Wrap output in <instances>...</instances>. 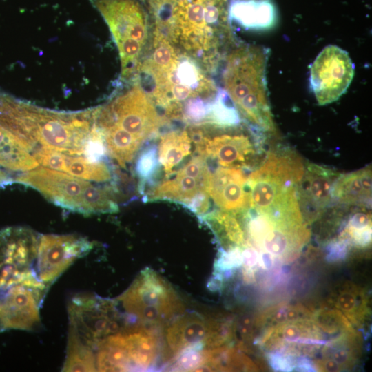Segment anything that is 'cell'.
<instances>
[{
    "mask_svg": "<svg viewBox=\"0 0 372 372\" xmlns=\"http://www.w3.org/2000/svg\"><path fill=\"white\" fill-rule=\"evenodd\" d=\"M342 240L364 248L369 245L371 240V215L361 206L349 216L342 233Z\"/></svg>",
    "mask_w": 372,
    "mask_h": 372,
    "instance_id": "26",
    "label": "cell"
},
{
    "mask_svg": "<svg viewBox=\"0 0 372 372\" xmlns=\"http://www.w3.org/2000/svg\"><path fill=\"white\" fill-rule=\"evenodd\" d=\"M125 349L130 369H146L156 356V342L152 334L143 330L123 333Z\"/></svg>",
    "mask_w": 372,
    "mask_h": 372,
    "instance_id": "22",
    "label": "cell"
},
{
    "mask_svg": "<svg viewBox=\"0 0 372 372\" xmlns=\"http://www.w3.org/2000/svg\"><path fill=\"white\" fill-rule=\"evenodd\" d=\"M102 15L118 48L121 75L137 74L147 39V14L138 0H91Z\"/></svg>",
    "mask_w": 372,
    "mask_h": 372,
    "instance_id": "6",
    "label": "cell"
},
{
    "mask_svg": "<svg viewBox=\"0 0 372 372\" xmlns=\"http://www.w3.org/2000/svg\"><path fill=\"white\" fill-rule=\"evenodd\" d=\"M204 324L198 320L182 319L172 327L168 333V342L174 350L185 349L186 346L202 338Z\"/></svg>",
    "mask_w": 372,
    "mask_h": 372,
    "instance_id": "28",
    "label": "cell"
},
{
    "mask_svg": "<svg viewBox=\"0 0 372 372\" xmlns=\"http://www.w3.org/2000/svg\"><path fill=\"white\" fill-rule=\"evenodd\" d=\"M39 236L24 227H9L0 231V292L37 276Z\"/></svg>",
    "mask_w": 372,
    "mask_h": 372,
    "instance_id": "9",
    "label": "cell"
},
{
    "mask_svg": "<svg viewBox=\"0 0 372 372\" xmlns=\"http://www.w3.org/2000/svg\"><path fill=\"white\" fill-rule=\"evenodd\" d=\"M220 133L212 138H199L198 151L204 158H211L220 167L250 168L259 167L265 158L261 137L239 124L218 125Z\"/></svg>",
    "mask_w": 372,
    "mask_h": 372,
    "instance_id": "8",
    "label": "cell"
},
{
    "mask_svg": "<svg viewBox=\"0 0 372 372\" xmlns=\"http://www.w3.org/2000/svg\"><path fill=\"white\" fill-rule=\"evenodd\" d=\"M304 172L302 161L296 153L288 149L269 152L247 177L250 209L267 212L298 199Z\"/></svg>",
    "mask_w": 372,
    "mask_h": 372,
    "instance_id": "5",
    "label": "cell"
},
{
    "mask_svg": "<svg viewBox=\"0 0 372 372\" xmlns=\"http://www.w3.org/2000/svg\"><path fill=\"white\" fill-rule=\"evenodd\" d=\"M371 168L340 174L332 192V198L347 205L365 206L371 198Z\"/></svg>",
    "mask_w": 372,
    "mask_h": 372,
    "instance_id": "20",
    "label": "cell"
},
{
    "mask_svg": "<svg viewBox=\"0 0 372 372\" xmlns=\"http://www.w3.org/2000/svg\"><path fill=\"white\" fill-rule=\"evenodd\" d=\"M153 50L141 63L138 73L142 88L148 90L172 118L183 116L184 105L202 96L215 98L218 92L213 82L191 57L177 52L165 37L154 34Z\"/></svg>",
    "mask_w": 372,
    "mask_h": 372,
    "instance_id": "2",
    "label": "cell"
},
{
    "mask_svg": "<svg viewBox=\"0 0 372 372\" xmlns=\"http://www.w3.org/2000/svg\"><path fill=\"white\" fill-rule=\"evenodd\" d=\"M333 303L352 323L362 322L367 313L366 300L364 293L350 282L336 288L332 298Z\"/></svg>",
    "mask_w": 372,
    "mask_h": 372,
    "instance_id": "23",
    "label": "cell"
},
{
    "mask_svg": "<svg viewBox=\"0 0 372 372\" xmlns=\"http://www.w3.org/2000/svg\"><path fill=\"white\" fill-rule=\"evenodd\" d=\"M48 287L37 278L0 292V317L4 330L30 331L40 323L39 309Z\"/></svg>",
    "mask_w": 372,
    "mask_h": 372,
    "instance_id": "12",
    "label": "cell"
},
{
    "mask_svg": "<svg viewBox=\"0 0 372 372\" xmlns=\"http://www.w3.org/2000/svg\"><path fill=\"white\" fill-rule=\"evenodd\" d=\"M0 123L30 150L37 146L84 156L94 130L93 109L65 112L35 106L9 96Z\"/></svg>",
    "mask_w": 372,
    "mask_h": 372,
    "instance_id": "1",
    "label": "cell"
},
{
    "mask_svg": "<svg viewBox=\"0 0 372 372\" xmlns=\"http://www.w3.org/2000/svg\"><path fill=\"white\" fill-rule=\"evenodd\" d=\"M158 165V155L155 146L145 149L139 155L136 164V173L141 181L153 176Z\"/></svg>",
    "mask_w": 372,
    "mask_h": 372,
    "instance_id": "30",
    "label": "cell"
},
{
    "mask_svg": "<svg viewBox=\"0 0 372 372\" xmlns=\"http://www.w3.org/2000/svg\"><path fill=\"white\" fill-rule=\"evenodd\" d=\"M125 310L141 319H156L176 309L174 295L156 276L143 273L123 295Z\"/></svg>",
    "mask_w": 372,
    "mask_h": 372,
    "instance_id": "14",
    "label": "cell"
},
{
    "mask_svg": "<svg viewBox=\"0 0 372 372\" xmlns=\"http://www.w3.org/2000/svg\"><path fill=\"white\" fill-rule=\"evenodd\" d=\"M269 50L254 45L234 48L225 59V92L238 112L256 129L275 132L266 81Z\"/></svg>",
    "mask_w": 372,
    "mask_h": 372,
    "instance_id": "3",
    "label": "cell"
},
{
    "mask_svg": "<svg viewBox=\"0 0 372 372\" xmlns=\"http://www.w3.org/2000/svg\"><path fill=\"white\" fill-rule=\"evenodd\" d=\"M93 349L83 343L69 329L67 354L63 371H95L96 356Z\"/></svg>",
    "mask_w": 372,
    "mask_h": 372,
    "instance_id": "25",
    "label": "cell"
},
{
    "mask_svg": "<svg viewBox=\"0 0 372 372\" xmlns=\"http://www.w3.org/2000/svg\"><path fill=\"white\" fill-rule=\"evenodd\" d=\"M92 243L75 234L39 236L36 274L48 288L77 258L86 255Z\"/></svg>",
    "mask_w": 372,
    "mask_h": 372,
    "instance_id": "13",
    "label": "cell"
},
{
    "mask_svg": "<svg viewBox=\"0 0 372 372\" xmlns=\"http://www.w3.org/2000/svg\"><path fill=\"white\" fill-rule=\"evenodd\" d=\"M191 139L187 132H171L163 135L158 148V161L169 172L189 153Z\"/></svg>",
    "mask_w": 372,
    "mask_h": 372,
    "instance_id": "24",
    "label": "cell"
},
{
    "mask_svg": "<svg viewBox=\"0 0 372 372\" xmlns=\"http://www.w3.org/2000/svg\"><path fill=\"white\" fill-rule=\"evenodd\" d=\"M312 316L313 314L300 304L279 306L265 311L260 317V323L267 329Z\"/></svg>",
    "mask_w": 372,
    "mask_h": 372,
    "instance_id": "29",
    "label": "cell"
},
{
    "mask_svg": "<svg viewBox=\"0 0 372 372\" xmlns=\"http://www.w3.org/2000/svg\"><path fill=\"white\" fill-rule=\"evenodd\" d=\"M340 174L324 166L307 164L298 187L300 207L313 220L329 204L334 184Z\"/></svg>",
    "mask_w": 372,
    "mask_h": 372,
    "instance_id": "16",
    "label": "cell"
},
{
    "mask_svg": "<svg viewBox=\"0 0 372 372\" xmlns=\"http://www.w3.org/2000/svg\"><path fill=\"white\" fill-rule=\"evenodd\" d=\"M228 15L243 28L257 30L272 28L277 19L276 8L270 0H233Z\"/></svg>",
    "mask_w": 372,
    "mask_h": 372,
    "instance_id": "18",
    "label": "cell"
},
{
    "mask_svg": "<svg viewBox=\"0 0 372 372\" xmlns=\"http://www.w3.org/2000/svg\"><path fill=\"white\" fill-rule=\"evenodd\" d=\"M247 177L242 169L219 167L210 174L208 195L222 211H244L249 205Z\"/></svg>",
    "mask_w": 372,
    "mask_h": 372,
    "instance_id": "15",
    "label": "cell"
},
{
    "mask_svg": "<svg viewBox=\"0 0 372 372\" xmlns=\"http://www.w3.org/2000/svg\"><path fill=\"white\" fill-rule=\"evenodd\" d=\"M2 331H4V329H3V325H2V323H1V317H0V332Z\"/></svg>",
    "mask_w": 372,
    "mask_h": 372,
    "instance_id": "31",
    "label": "cell"
},
{
    "mask_svg": "<svg viewBox=\"0 0 372 372\" xmlns=\"http://www.w3.org/2000/svg\"><path fill=\"white\" fill-rule=\"evenodd\" d=\"M354 65L348 52L337 45L326 46L310 68V84L319 105L337 101L351 84Z\"/></svg>",
    "mask_w": 372,
    "mask_h": 372,
    "instance_id": "10",
    "label": "cell"
},
{
    "mask_svg": "<svg viewBox=\"0 0 372 372\" xmlns=\"http://www.w3.org/2000/svg\"><path fill=\"white\" fill-rule=\"evenodd\" d=\"M13 181L37 190L57 206L85 216L118 210L108 189L43 166L24 172L13 178Z\"/></svg>",
    "mask_w": 372,
    "mask_h": 372,
    "instance_id": "4",
    "label": "cell"
},
{
    "mask_svg": "<svg viewBox=\"0 0 372 372\" xmlns=\"http://www.w3.org/2000/svg\"><path fill=\"white\" fill-rule=\"evenodd\" d=\"M30 150L12 133L0 124V167L27 172L39 166Z\"/></svg>",
    "mask_w": 372,
    "mask_h": 372,
    "instance_id": "21",
    "label": "cell"
},
{
    "mask_svg": "<svg viewBox=\"0 0 372 372\" xmlns=\"http://www.w3.org/2000/svg\"><path fill=\"white\" fill-rule=\"evenodd\" d=\"M114 309L107 300L87 293L76 294L68 304L69 329L94 349L118 328Z\"/></svg>",
    "mask_w": 372,
    "mask_h": 372,
    "instance_id": "11",
    "label": "cell"
},
{
    "mask_svg": "<svg viewBox=\"0 0 372 372\" xmlns=\"http://www.w3.org/2000/svg\"><path fill=\"white\" fill-rule=\"evenodd\" d=\"M99 129L114 127L124 132L141 144L161 125V118L152 99L139 85H134L107 104L93 109Z\"/></svg>",
    "mask_w": 372,
    "mask_h": 372,
    "instance_id": "7",
    "label": "cell"
},
{
    "mask_svg": "<svg viewBox=\"0 0 372 372\" xmlns=\"http://www.w3.org/2000/svg\"><path fill=\"white\" fill-rule=\"evenodd\" d=\"M220 238L231 248L246 247L245 231L234 216V213L222 211L210 217Z\"/></svg>",
    "mask_w": 372,
    "mask_h": 372,
    "instance_id": "27",
    "label": "cell"
},
{
    "mask_svg": "<svg viewBox=\"0 0 372 372\" xmlns=\"http://www.w3.org/2000/svg\"><path fill=\"white\" fill-rule=\"evenodd\" d=\"M211 172L202 176L186 174L180 170L174 178L165 180L150 193V199L168 198L189 204L198 196L207 193Z\"/></svg>",
    "mask_w": 372,
    "mask_h": 372,
    "instance_id": "19",
    "label": "cell"
},
{
    "mask_svg": "<svg viewBox=\"0 0 372 372\" xmlns=\"http://www.w3.org/2000/svg\"><path fill=\"white\" fill-rule=\"evenodd\" d=\"M32 155L43 167L88 181L105 182L112 177L109 167L102 161H92L84 156L69 155L43 147L36 148Z\"/></svg>",
    "mask_w": 372,
    "mask_h": 372,
    "instance_id": "17",
    "label": "cell"
}]
</instances>
